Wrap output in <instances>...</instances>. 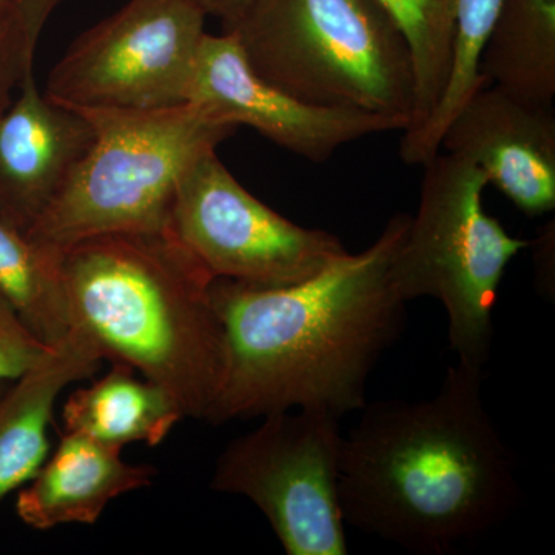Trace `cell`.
<instances>
[{"label": "cell", "instance_id": "277c9868", "mask_svg": "<svg viewBox=\"0 0 555 555\" xmlns=\"http://www.w3.org/2000/svg\"><path fill=\"white\" fill-rule=\"evenodd\" d=\"M93 129L89 149L25 235L61 251L94 236L170 229L185 171L236 127L204 105L158 109H78Z\"/></svg>", "mask_w": 555, "mask_h": 555}, {"label": "cell", "instance_id": "9c48e42d", "mask_svg": "<svg viewBox=\"0 0 555 555\" xmlns=\"http://www.w3.org/2000/svg\"><path fill=\"white\" fill-rule=\"evenodd\" d=\"M170 230L214 278L257 287L301 283L347 254L341 240L266 206L207 150L185 171Z\"/></svg>", "mask_w": 555, "mask_h": 555}, {"label": "cell", "instance_id": "9a60e30c", "mask_svg": "<svg viewBox=\"0 0 555 555\" xmlns=\"http://www.w3.org/2000/svg\"><path fill=\"white\" fill-rule=\"evenodd\" d=\"M182 418L177 401L163 387L119 361L104 377L69 393L62 409L64 430L120 451L131 443L158 447Z\"/></svg>", "mask_w": 555, "mask_h": 555}, {"label": "cell", "instance_id": "8992f818", "mask_svg": "<svg viewBox=\"0 0 555 555\" xmlns=\"http://www.w3.org/2000/svg\"><path fill=\"white\" fill-rule=\"evenodd\" d=\"M425 167L418 210L393 257L390 276L404 301L443 305L459 363L485 369L494 341V309L507 266L532 241L509 235L483 207V171L451 153Z\"/></svg>", "mask_w": 555, "mask_h": 555}, {"label": "cell", "instance_id": "5b68a950", "mask_svg": "<svg viewBox=\"0 0 555 555\" xmlns=\"http://www.w3.org/2000/svg\"><path fill=\"white\" fill-rule=\"evenodd\" d=\"M224 31L238 39L259 78L291 96L411 126V51L378 0H255Z\"/></svg>", "mask_w": 555, "mask_h": 555}, {"label": "cell", "instance_id": "6da1fadb", "mask_svg": "<svg viewBox=\"0 0 555 555\" xmlns=\"http://www.w3.org/2000/svg\"><path fill=\"white\" fill-rule=\"evenodd\" d=\"M411 217L389 219L366 250L283 287L215 278L211 297L225 334V372L206 422L287 411L341 418L366 404L379 358L400 338L406 302L390 276Z\"/></svg>", "mask_w": 555, "mask_h": 555}, {"label": "cell", "instance_id": "8fae6325", "mask_svg": "<svg viewBox=\"0 0 555 555\" xmlns=\"http://www.w3.org/2000/svg\"><path fill=\"white\" fill-rule=\"evenodd\" d=\"M440 149L473 163L526 217L555 208L554 105L495 86L478 90L444 130Z\"/></svg>", "mask_w": 555, "mask_h": 555}, {"label": "cell", "instance_id": "4fadbf2b", "mask_svg": "<svg viewBox=\"0 0 555 555\" xmlns=\"http://www.w3.org/2000/svg\"><path fill=\"white\" fill-rule=\"evenodd\" d=\"M155 476V467L126 462L120 449L64 430L49 462L21 489L16 513L38 531L94 525L109 502L149 488Z\"/></svg>", "mask_w": 555, "mask_h": 555}, {"label": "cell", "instance_id": "7402d4cb", "mask_svg": "<svg viewBox=\"0 0 555 555\" xmlns=\"http://www.w3.org/2000/svg\"><path fill=\"white\" fill-rule=\"evenodd\" d=\"M204 11L206 16L218 17L224 28L238 22L255 0H192Z\"/></svg>", "mask_w": 555, "mask_h": 555}, {"label": "cell", "instance_id": "3957f363", "mask_svg": "<svg viewBox=\"0 0 555 555\" xmlns=\"http://www.w3.org/2000/svg\"><path fill=\"white\" fill-rule=\"evenodd\" d=\"M73 323L105 360L163 387L184 418L207 420L225 372L215 278L170 229L112 233L61 251Z\"/></svg>", "mask_w": 555, "mask_h": 555}, {"label": "cell", "instance_id": "52a82bcc", "mask_svg": "<svg viewBox=\"0 0 555 555\" xmlns=\"http://www.w3.org/2000/svg\"><path fill=\"white\" fill-rule=\"evenodd\" d=\"M339 418L315 411L281 412L230 441L211 489L243 495L268 518L287 555H346L338 478Z\"/></svg>", "mask_w": 555, "mask_h": 555}, {"label": "cell", "instance_id": "7a4b0ae2", "mask_svg": "<svg viewBox=\"0 0 555 555\" xmlns=\"http://www.w3.org/2000/svg\"><path fill=\"white\" fill-rule=\"evenodd\" d=\"M483 369L449 367L436 397L364 404L343 440L346 524L420 555H451L516 509L517 463L486 411Z\"/></svg>", "mask_w": 555, "mask_h": 555}, {"label": "cell", "instance_id": "44dd1931", "mask_svg": "<svg viewBox=\"0 0 555 555\" xmlns=\"http://www.w3.org/2000/svg\"><path fill=\"white\" fill-rule=\"evenodd\" d=\"M50 346L27 327L0 294V382H14L35 366Z\"/></svg>", "mask_w": 555, "mask_h": 555}, {"label": "cell", "instance_id": "ffe728a7", "mask_svg": "<svg viewBox=\"0 0 555 555\" xmlns=\"http://www.w3.org/2000/svg\"><path fill=\"white\" fill-rule=\"evenodd\" d=\"M64 0H0V115L35 67L40 35Z\"/></svg>", "mask_w": 555, "mask_h": 555}, {"label": "cell", "instance_id": "30bf717a", "mask_svg": "<svg viewBox=\"0 0 555 555\" xmlns=\"http://www.w3.org/2000/svg\"><path fill=\"white\" fill-rule=\"evenodd\" d=\"M188 102L204 105L215 118L248 126L280 147L324 163L371 134L404 131L409 120L353 108L317 107L259 78L230 31L204 35L190 80Z\"/></svg>", "mask_w": 555, "mask_h": 555}, {"label": "cell", "instance_id": "5bb4252c", "mask_svg": "<svg viewBox=\"0 0 555 555\" xmlns=\"http://www.w3.org/2000/svg\"><path fill=\"white\" fill-rule=\"evenodd\" d=\"M104 352L80 324L0 393V500L35 477L49 454L54 404L65 387L96 374Z\"/></svg>", "mask_w": 555, "mask_h": 555}, {"label": "cell", "instance_id": "ba28073f", "mask_svg": "<svg viewBox=\"0 0 555 555\" xmlns=\"http://www.w3.org/2000/svg\"><path fill=\"white\" fill-rule=\"evenodd\" d=\"M206 17L192 0H129L75 40L43 93L72 109L184 104Z\"/></svg>", "mask_w": 555, "mask_h": 555}, {"label": "cell", "instance_id": "2e32d148", "mask_svg": "<svg viewBox=\"0 0 555 555\" xmlns=\"http://www.w3.org/2000/svg\"><path fill=\"white\" fill-rule=\"evenodd\" d=\"M480 75L520 100L554 105L555 0H502Z\"/></svg>", "mask_w": 555, "mask_h": 555}, {"label": "cell", "instance_id": "e0dca14e", "mask_svg": "<svg viewBox=\"0 0 555 555\" xmlns=\"http://www.w3.org/2000/svg\"><path fill=\"white\" fill-rule=\"evenodd\" d=\"M0 294L43 345H57L72 331L62 254L33 243L25 233L2 221Z\"/></svg>", "mask_w": 555, "mask_h": 555}, {"label": "cell", "instance_id": "603a6c76", "mask_svg": "<svg viewBox=\"0 0 555 555\" xmlns=\"http://www.w3.org/2000/svg\"><path fill=\"white\" fill-rule=\"evenodd\" d=\"M11 382H0V393L3 392V390L7 389V386L10 385Z\"/></svg>", "mask_w": 555, "mask_h": 555}, {"label": "cell", "instance_id": "7c38bea8", "mask_svg": "<svg viewBox=\"0 0 555 555\" xmlns=\"http://www.w3.org/2000/svg\"><path fill=\"white\" fill-rule=\"evenodd\" d=\"M93 139L90 120L40 93L35 67L0 115V221L27 233Z\"/></svg>", "mask_w": 555, "mask_h": 555}, {"label": "cell", "instance_id": "d6986e66", "mask_svg": "<svg viewBox=\"0 0 555 555\" xmlns=\"http://www.w3.org/2000/svg\"><path fill=\"white\" fill-rule=\"evenodd\" d=\"M406 39L414 68V115L418 129L436 107L451 69L459 0H378Z\"/></svg>", "mask_w": 555, "mask_h": 555}, {"label": "cell", "instance_id": "ac0fdd59", "mask_svg": "<svg viewBox=\"0 0 555 555\" xmlns=\"http://www.w3.org/2000/svg\"><path fill=\"white\" fill-rule=\"evenodd\" d=\"M502 0H459L451 69L443 93L418 129L403 131L400 158L408 166H426L440 153L441 138L456 113L478 90L489 86L480 60Z\"/></svg>", "mask_w": 555, "mask_h": 555}]
</instances>
